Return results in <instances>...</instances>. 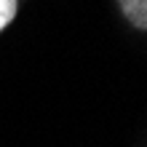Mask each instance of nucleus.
Segmentation results:
<instances>
[{"mask_svg":"<svg viewBox=\"0 0 147 147\" xmlns=\"http://www.w3.org/2000/svg\"><path fill=\"white\" fill-rule=\"evenodd\" d=\"M118 5L123 16L131 22V27L147 32V0H118Z\"/></svg>","mask_w":147,"mask_h":147,"instance_id":"nucleus-1","label":"nucleus"},{"mask_svg":"<svg viewBox=\"0 0 147 147\" xmlns=\"http://www.w3.org/2000/svg\"><path fill=\"white\" fill-rule=\"evenodd\" d=\"M16 11H19V0H0V32L13 22Z\"/></svg>","mask_w":147,"mask_h":147,"instance_id":"nucleus-2","label":"nucleus"}]
</instances>
